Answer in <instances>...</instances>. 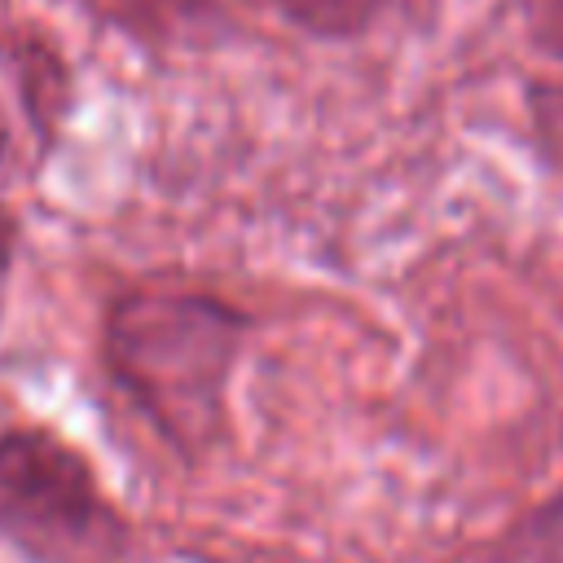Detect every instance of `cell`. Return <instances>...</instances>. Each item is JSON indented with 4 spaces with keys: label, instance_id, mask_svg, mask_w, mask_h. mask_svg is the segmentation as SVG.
Listing matches in <instances>:
<instances>
[{
    "label": "cell",
    "instance_id": "obj_5",
    "mask_svg": "<svg viewBox=\"0 0 563 563\" xmlns=\"http://www.w3.org/2000/svg\"><path fill=\"white\" fill-rule=\"evenodd\" d=\"M537 75L523 84L528 145L550 176H563V0H515Z\"/></svg>",
    "mask_w": 563,
    "mask_h": 563
},
{
    "label": "cell",
    "instance_id": "obj_4",
    "mask_svg": "<svg viewBox=\"0 0 563 563\" xmlns=\"http://www.w3.org/2000/svg\"><path fill=\"white\" fill-rule=\"evenodd\" d=\"M92 31L128 44L154 66L216 57L251 40L233 0H62Z\"/></svg>",
    "mask_w": 563,
    "mask_h": 563
},
{
    "label": "cell",
    "instance_id": "obj_8",
    "mask_svg": "<svg viewBox=\"0 0 563 563\" xmlns=\"http://www.w3.org/2000/svg\"><path fill=\"white\" fill-rule=\"evenodd\" d=\"M22 242H26V224H22L18 207L4 198V189H0V325H4V317H9L13 277H18V260H22Z\"/></svg>",
    "mask_w": 563,
    "mask_h": 563
},
{
    "label": "cell",
    "instance_id": "obj_9",
    "mask_svg": "<svg viewBox=\"0 0 563 563\" xmlns=\"http://www.w3.org/2000/svg\"><path fill=\"white\" fill-rule=\"evenodd\" d=\"M9 97H0V167L13 158V119H9Z\"/></svg>",
    "mask_w": 563,
    "mask_h": 563
},
{
    "label": "cell",
    "instance_id": "obj_7",
    "mask_svg": "<svg viewBox=\"0 0 563 563\" xmlns=\"http://www.w3.org/2000/svg\"><path fill=\"white\" fill-rule=\"evenodd\" d=\"M493 563H563V484L493 545Z\"/></svg>",
    "mask_w": 563,
    "mask_h": 563
},
{
    "label": "cell",
    "instance_id": "obj_6",
    "mask_svg": "<svg viewBox=\"0 0 563 563\" xmlns=\"http://www.w3.org/2000/svg\"><path fill=\"white\" fill-rule=\"evenodd\" d=\"M282 26L308 44H361L418 0H264Z\"/></svg>",
    "mask_w": 563,
    "mask_h": 563
},
{
    "label": "cell",
    "instance_id": "obj_3",
    "mask_svg": "<svg viewBox=\"0 0 563 563\" xmlns=\"http://www.w3.org/2000/svg\"><path fill=\"white\" fill-rule=\"evenodd\" d=\"M0 84L31 136L35 167H48L66 150L70 123L84 101L70 48L35 18L0 13Z\"/></svg>",
    "mask_w": 563,
    "mask_h": 563
},
{
    "label": "cell",
    "instance_id": "obj_2",
    "mask_svg": "<svg viewBox=\"0 0 563 563\" xmlns=\"http://www.w3.org/2000/svg\"><path fill=\"white\" fill-rule=\"evenodd\" d=\"M0 545L26 563H123L132 523L75 440L18 422L0 431Z\"/></svg>",
    "mask_w": 563,
    "mask_h": 563
},
{
    "label": "cell",
    "instance_id": "obj_1",
    "mask_svg": "<svg viewBox=\"0 0 563 563\" xmlns=\"http://www.w3.org/2000/svg\"><path fill=\"white\" fill-rule=\"evenodd\" d=\"M260 325L220 286L141 273L97 308V365L172 457L202 466L233 440V383Z\"/></svg>",
    "mask_w": 563,
    "mask_h": 563
}]
</instances>
